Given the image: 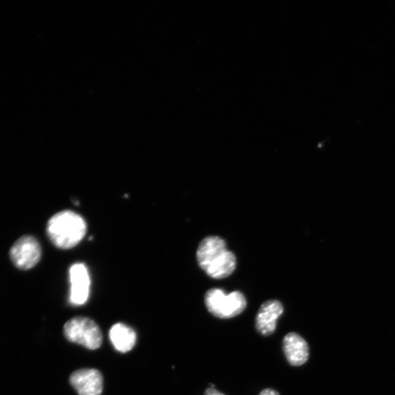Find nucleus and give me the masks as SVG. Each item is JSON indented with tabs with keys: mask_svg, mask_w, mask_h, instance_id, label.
I'll return each mask as SVG.
<instances>
[{
	"mask_svg": "<svg viewBox=\"0 0 395 395\" xmlns=\"http://www.w3.org/2000/svg\"><path fill=\"white\" fill-rule=\"evenodd\" d=\"M196 257L199 267L213 279L228 278L236 267L235 255L227 249L225 240L217 236H209L202 240Z\"/></svg>",
	"mask_w": 395,
	"mask_h": 395,
	"instance_id": "obj_1",
	"label": "nucleus"
},
{
	"mask_svg": "<svg viewBox=\"0 0 395 395\" xmlns=\"http://www.w3.org/2000/svg\"><path fill=\"white\" fill-rule=\"evenodd\" d=\"M87 222L72 210L61 211L51 217L46 232L51 242L58 248L67 250L76 247L87 233Z\"/></svg>",
	"mask_w": 395,
	"mask_h": 395,
	"instance_id": "obj_2",
	"label": "nucleus"
},
{
	"mask_svg": "<svg viewBox=\"0 0 395 395\" xmlns=\"http://www.w3.org/2000/svg\"><path fill=\"white\" fill-rule=\"evenodd\" d=\"M204 302L208 310L215 317L227 319L241 314L247 307V301L240 291L229 295L220 288H212L205 295Z\"/></svg>",
	"mask_w": 395,
	"mask_h": 395,
	"instance_id": "obj_3",
	"label": "nucleus"
},
{
	"mask_svg": "<svg viewBox=\"0 0 395 395\" xmlns=\"http://www.w3.org/2000/svg\"><path fill=\"white\" fill-rule=\"evenodd\" d=\"M64 334L68 340L91 350L98 349L102 344L99 326L88 317L77 316L66 322Z\"/></svg>",
	"mask_w": 395,
	"mask_h": 395,
	"instance_id": "obj_4",
	"label": "nucleus"
},
{
	"mask_svg": "<svg viewBox=\"0 0 395 395\" xmlns=\"http://www.w3.org/2000/svg\"><path fill=\"white\" fill-rule=\"evenodd\" d=\"M41 253V248L38 240L31 236H25L13 246L10 256L17 268L28 270L39 262Z\"/></svg>",
	"mask_w": 395,
	"mask_h": 395,
	"instance_id": "obj_5",
	"label": "nucleus"
},
{
	"mask_svg": "<svg viewBox=\"0 0 395 395\" xmlns=\"http://www.w3.org/2000/svg\"><path fill=\"white\" fill-rule=\"evenodd\" d=\"M71 293L70 302L75 305L87 302L91 291V277L87 267L82 263H76L69 270Z\"/></svg>",
	"mask_w": 395,
	"mask_h": 395,
	"instance_id": "obj_6",
	"label": "nucleus"
},
{
	"mask_svg": "<svg viewBox=\"0 0 395 395\" xmlns=\"http://www.w3.org/2000/svg\"><path fill=\"white\" fill-rule=\"evenodd\" d=\"M283 313L282 303L276 300L264 302L255 319V328L264 336L272 335L276 330L277 321Z\"/></svg>",
	"mask_w": 395,
	"mask_h": 395,
	"instance_id": "obj_7",
	"label": "nucleus"
},
{
	"mask_svg": "<svg viewBox=\"0 0 395 395\" xmlns=\"http://www.w3.org/2000/svg\"><path fill=\"white\" fill-rule=\"evenodd\" d=\"M70 382L79 395H100L102 391V376L95 369H81L74 372Z\"/></svg>",
	"mask_w": 395,
	"mask_h": 395,
	"instance_id": "obj_8",
	"label": "nucleus"
},
{
	"mask_svg": "<svg viewBox=\"0 0 395 395\" xmlns=\"http://www.w3.org/2000/svg\"><path fill=\"white\" fill-rule=\"evenodd\" d=\"M283 351L288 362L293 366L304 365L309 357V347L299 334L290 333L283 339Z\"/></svg>",
	"mask_w": 395,
	"mask_h": 395,
	"instance_id": "obj_9",
	"label": "nucleus"
},
{
	"mask_svg": "<svg viewBox=\"0 0 395 395\" xmlns=\"http://www.w3.org/2000/svg\"><path fill=\"white\" fill-rule=\"evenodd\" d=\"M109 337L116 350L122 353L132 350L136 342L135 331L128 326L121 323L112 326Z\"/></svg>",
	"mask_w": 395,
	"mask_h": 395,
	"instance_id": "obj_10",
	"label": "nucleus"
},
{
	"mask_svg": "<svg viewBox=\"0 0 395 395\" xmlns=\"http://www.w3.org/2000/svg\"><path fill=\"white\" fill-rule=\"evenodd\" d=\"M205 395H225L222 393L218 391L215 388H208L205 391Z\"/></svg>",
	"mask_w": 395,
	"mask_h": 395,
	"instance_id": "obj_11",
	"label": "nucleus"
},
{
	"mask_svg": "<svg viewBox=\"0 0 395 395\" xmlns=\"http://www.w3.org/2000/svg\"><path fill=\"white\" fill-rule=\"evenodd\" d=\"M260 395H280V394L276 390L272 389H266L262 391Z\"/></svg>",
	"mask_w": 395,
	"mask_h": 395,
	"instance_id": "obj_12",
	"label": "nucleus"
}]
</instances>
